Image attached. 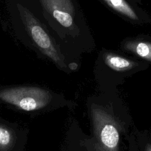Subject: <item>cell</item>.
Listing matches in <instances>:
<instances>
[{
	"instance_id": "6da1fadb",
	"label": "cell",
	"mask_w": 151,
	"mask_h": 151,
	"mask_svg": "<svg viewBox=\"0 0 151 151\" xmlns=\"http://www.w3.org/2000/svg\"><path fill=\"white\" fill-rule=\"evenodd\" d=\"M17 7L26 32L36 47L58 67L61 68H66L63 57L56 46L54 38L51 37L44 25L28 8L19 4H17Z\"/></svg>"
},
{
	"instance_id": "7a4b0ae2",
	"label": "cell",
	"mask_w": 151,
	"mask_h": 151,
	"mask_svg": "<svg viewBox=\"0 0 151 151\" xmlns=\"http://www.w3.org/2000/svg\"><path fill=\"white\" fill-rule=\"evenodd\" d=\"M0 99L25 111L46 106L51 100L49 91L34 87H17L0 91Z\"/></svg>"
},
{
	"instance_id": "3957f363",
	"label": "cell",
	"mask_w": 151,
	"mask_h": 151,
	"mask_svg": "<svg viewBox=\"0 0 151 151\" xmlns=\"http://www.w3.org/2000/svg\"><path fill=\"white\" fill-rule=\"evenodd\" d=\"M91 112L98 151H119V123L100 109L93 108Z\"/></svg>"
},
{
	"instance_id": "277c9868",
	"label": "cell",
	"mask_w": 151,
	"mask_h": 151,
	"mask_svg": "<svg viewBox=\"0 0 151 151\" xmlns=\"http://www.w3.org/2000/svg\"><path fill=\"white\" fill-rule=\"evenodd\" d=\"M45 14L76 35V8L72 0H39Z\"/></svg>"
},
{
	"instance_id": "5b68a950",
	"label": "cell",
	"mask_w": 151,
	"mask_h": 151,
	"mask_svg": "<svg viewBox=\"0 0 151 151\" xmlns=\"http://www.w3.org/2000/svg\"><path fill=\"white\" fill-rule=\"evenodd\" d=\"M106 63L112 69L116 71H123L133 67V63L124 58L114 55H107L105 58Z\"/></svg>"
},
{
	"instance_id": "8992f818",
	"label": "cell",
	"mask_w": 151,
	"mask_h": 151,
	"mask_svg": "<svg viewBox=\"0 0 151 151\" xmlns=\"http://www.w3.org/2000/svg\"><path fill=\"white\" fill-rule=\"evenodd\" d=\"M110 6L115 10L121 12L134 19H137V17L130 8V6L124 0H104Z\"/></svg>"
},
{
	"instance_id": "52a82bcc",
	"label": "cell",
	"mask_w": 151,
	"mask_h": 151,
	"mask_svg": "<svg viewBox=\"0 0 151 151\" xmlns=\"http://www.w3.org/2000/svg\"><path fill=\"white\" fill-rule=\"evenodd\" d=\"M13 141V136L10 130L4 126H0V149H6Z\"/></svg>"
},
{
	"instance_id": "ba28073f",
	"label": "cell",
	"mask_w": 151,
	"mask_h": 151,
	"mask_svg": "<svg viewBox=\"0 0 151 151\" xmlns=\"http://www.w3.org/2000/svg\"><path fill=\"white\" fill-rule=\"evenodd\" d=\"M136 52L140 57L151 60V45L145 43H139L135 48Z\"/></svg>"
},
{
	"instance_id": "9c48e42d",
	"label": "cell",
	"mask_w": 151,
	"mask_h": 151,
	"mask_svg": "<svg viewBox=\"0 0 151 151\" xmlns=\"http://www.w3.org/2000/svg\"><path fill=\"white\" fill-rule=\"evenodd\" d=\"M146 149H147V151H151V145H147Z\"/></svg>"
}]
</instances>
